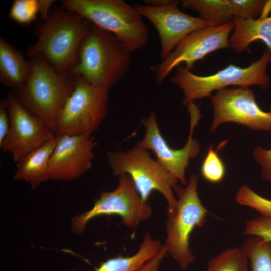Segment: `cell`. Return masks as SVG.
<instances>
[{
	"instance_id": "24",
	"label": "cell",
	"mask_w": 271,
	"mask_h": 271,
	"mask_svg": "<svg viewBox=\"0 0 271 271\" xmlns=\"http://www.w3.org/2000/svg\"><path fill=\"white\" fill-rule=\"evenodd\" d=\"M235 198L239 205L254 209L260 215L271 217V200L259 195L248 185H241Z\"/></svg>"
},
{
	"instance_id": "26",
	"label": "cell",
	"mask_w": 271,
	"mask_h": 271,
	"mask_svg": "<svg viewBox=\"0 0 271 271\" xmlns=\"http://www.w3.org/2000/svg\"><path fill=\"white\" fill-rule=\"evenodd\" d=\"M244 234L271 242V217L260 215L248 220L245 223Z\"/></svg>"
},
{
	"instance_id": "25",
	"label": "cell",
	"mask_w": 271,
	"mask_h": 271,
	"mask_svg": "<svg viewBox=\"0 0 271 271\" xmlns=\"http://www.w3.org/2000/svg\"><path fill=\"white\" fill-rule=\"evenodd\" d=\"M38 13V0H15L10 9L9 17L19 23L28 25L36 19Z\"/></svg>"
},
{
	"instance_id": "17",
	"label": "cell",
	"mask_w": 271,
	"mask_h": 271,
	"mask_svg": "<svg viewBox=\"0 0 271 271\" xmlns=\"http://www.w3.org/2000/svg\"><path fill=\"white\" fill-rule=\"evenodd\" d=\"M232 34L229 37L231 48L236 52L249 51L250 44L261 40L271 51V16H261L255 19L234 18Z\"/></svg>"
},
{
	"instance_id": "3",
	"label": "cell",
	"mask_w": 271,
	"mask_h": 271,
	"mask_svg": "<svg viewBox=\"0 0 271 271\" xmlns=\"http://www.w3.org/2000/svg\"><path fill=\"white\" fill-rule=\"evenodd\" d=\"M132 52L112 34L96 26L81 43L70 72L95 87L109 89L130 67Z\"/></svg>"
},
{
	"instance_id": "18",
	"label": "cell",
	"mask_w": 271,
	"mask_h": 271,
	"mask_svg": "<svg viewBox=\"0 0 271 271\" xmlns=\"http://www.w3.org/2000/svg\"><path fill=\"white\" fill-rule=\"evenodd\" d=\"M31 73L30 62L22 53L0 38V81L5 87L17 89L28 81Z\"/></svg>"
},
{
	"instance_id": "13",
	"label": "cell",
	"mask_w": 271,
	"mask_h": 271,
	"mask_svg": "<svg viewBox=\"0 0 271 271\" xmlns=\"http://www.w3.org/2000/svg\"><path fill=\"white\" fill-rule=\"evenodd\" d=\"M5 100L10 127L0 147L3 152L10 153L17 163L56 134L41 118L27 110L11 91Z\"/></svg>"
},
{
	"instance_id": "15",
	"label": "cell",
	"mask_w": 271,
	"mask_h": 271,
	"mask_svg": "<svg viewBox=\"0 0 271 271\" xmlns=\"http://www.w3.org/2000/svg\"><path fill=\"white\" fill-rule=\"evenodd\" d=\"M56 136L58 142L49 162L51 180H75L91 169L95 157L92 150L98 145L93 137L86 134Z\"/></svg>"
},
{
	"instance_id": "21",
	"label": "cell",
	"mask_w": 271,
	"mask_h": 271,
	"mask_svg": "<svg viewBox=\"0 0 271 271\" xmlns=\"http://www.w3.org/2000/svg\"><path fill=\"white\" fill-rule=\"evenodd\" d=\"M250 263V271H271V242L249 236L242 247Z\"/></svg>"
},
{
	"instance_id": "14",
	"label": "cell",
	"mask_w": 271,
	"mask_h": 271,
	"mask_svg": "<svg viewBox=\"0 0 271 271\" xmlns=\"http://www.w3.org/2000/svg\"><path fill=\"white\" fill-rule=\"evenodd\" d=\"M179 1L153 7L138 5L135 7L142 17L148 19L157 29L161 41V56L164 60L187 36L212 24L200 18L191 16L178 8Z\"/></svg>"
},
{
	"instance_id": "1",
	"label": "cell",
	"mask_w": 271,
	"mask_h": 271,
	"mask_svg": "<svg viewBox=\"0 0 271 271\" xmlns=\"http://www.w3.org/2000/svg\"><path fill=\"white\" fill-rule=\"evenodd\" d=\"M29 62V79L11 91L27 110L41 118L56 134L58 116L75 87V76L57 70L40 55L31 57Z\"/></svg>"
},
{
	"instance_id": "28",
	"label": "cell",
	"mask_w": 271,
	"mask_h": 271,
	"mask_svg": "<svg viewBox=\"0 0 271 271\" xmlns=\"http://www.w3.org/2000/svg\"><path fill=\"white\" fill-rule=\"evenodd\" d=\"M9 127V114L6 106V100L3 99L0 102V145L7 136Z\"/></svg>"
},
{
	"instance_id": "7",
	"label": "cell",
	"mask_w": 271,
	"mask_h": 271,
	"mask_svg": "<svg viewBox=\"0 0 271 271\" xmlns=\"http://www.w3.org/2000/svg\"><path fill=\"white\" fill-rule=\"evenodd\" d=\"M106 156L113 174L128 175L143 201L148 202L151 193L157 191L167 202V214L175 212L177 200L173 187L179 181L151 157L149 150L137 145L126 151L107 152Z\"/></svg>"
},
{
	"instance_id": "4",
	"label": "cell",
	"mask_w": 271,
	"mask_h": 271,
	"mask_svg": "<svg viewBox=\"0 0 271 271\" xmlns=\"http://www.w3.org/2000/svg\"><path fill=\"white\" fill-rule=\"evenodd\" d=\"M61 4L65 10L80 15L114 35L131 52L148 42L149 30L142 15L124 0H63Z\"/></svg>"
},
{
	"instance_id": "10",
	"label": "cell",
	"mask_w": 271,
	"mask_h": 271,
	"mask_svg": "<svg viewBox=\"0 0 271 271\" xmlns=\"http://www.w3.org/2000/svg\"><path fill=\"white\" fill-rule=\"evenodd\" d=\"M187 106L190 115V132L187 141L182 148L175 150L168 145L161 133L154 111L150 113L148 118L142 119L146 133L144 139L137 144L142 148L153 151L157 160L183 185H186L188 183L185 172L190 160L197 157L201 149L199 142L193 138L194 130L202 117L201 110L194 101Z\"/></svg>"
},
{
	"instance_id": "29",
	"label": "cell",
	"mask_w": 271,
	"mask_h": 271,
	"mask_svg": "<svg viewBox=\"0 0 271 271\" xmlns=\"http://www.w3.org/2000/svg\"><path fill=\"white\" fill-rule=\"evenodd\" d=\"M167 253V250L164 244L159 252L137 271H159L162 260Z\"/></svg>"
},
{
	"instance_id": "11",
	"label": "cell",
	"mask_w": 271,
	"mask_h": 271,
	"mask_svg": "<svg viewBox=\"0 0 271 271\" xmlns=\"http://www.w3.org/2000/svg\"><path fill=\"white\" fill-rule=\"evenodd\" d=\"M214 116L210 131L219 125L235 122L255 131L271 130V111H264L257 104L249 87L234 86L219 90L211 96Z\"/></svg>"
},
{
	"instance_id": "27",
	"label": "cell",
	"mask_w": 271,
	"mask_h": 271,
	"mask_svg": "<svg viewBox=\"0 0 271 271\" xmlns=\"http://www.w3.org/2000/svg\"><path fill=\"white\" fill-rule=\"evenodd\" d=\"M269 109L271 111V105ZM253 158L260 167L262 179L271 184V149L257 147L253 151Z\"/></svg>"
},
{
	"instance_id": "6",
	"label": "cell",
	"mask_w": 271,
	"mask_h": 271,
	"mask_svg": "<svg viewBox=\"0 0 271 271\" xmlns=\"http://www.w3.org/2000/svg\"><path fill=\"white\" fill-rule=\"evenodd\" d=\"M198 177L192 174L185 187L176 185L177 196L175 212L168 214L166 222V238L164 244L168 253L179 267L186 270L196 259L190 247V237L196 227H202L208 211L198 194Z\"/></svg>"
},
{
	"instance_id": "2",
	"label": "cell",
	"mask_w": 271,
	"mask_h": 271,
	"mask_svg": "<svg viewBox=\"0 0 271 271\" xmlns=\"http://www.w3.org/2000/svg\"><path fill=\"white\" fill-rule=\"evenodd\" d=\"M93 25L80 15L63 9L53 10L42 22L38 40L28 51L40 55L60 72H70L78 61V51Z\"/></svg>"
},
{
	"instance_id": "31",
	"label": "cell",
	"mask_w": 271,
	"mask_h": 271,
	"mask_svg": "<svg viewBox=\"0 0 271 271\" xmlns=\"http://www.w3.org/2000/svg\"><path fill=\"white\" fill-rule=\"evenodd\" d=\"M172 0H146L144 1L145 5L153 6L160 7L170 3Z\"/></svg>"
},
{
	"instance_id": "8",
	"label": "cell",
	"mask_w": 271,
	"mask_h": 271,
	"mask_svg": "<svg viewBox=\"0 0 271 271\" xmlns=\"http://www.w3.org/2000/svg\"><path fill=\"white\" fill-rule=\"evenodd\" d=\"M74 75L75 87L58 116L56 135L91 136L106 116L109 90L93 86Z\"/></svg>"
},
{
	"instance_id": "5",
	"label": "cell",
	"mask_w": 271,
	"mask_h": 271,
	"mask_svg": "<svg viewBox=\"0 0 271 271\" xmlns=\"http://www.w3.org/2000/svg\"><path fill=\"white\" fill-rule=\"evenodd\" d=\"M270 62L271 51L266 48L256 61L246 67L230 64L208 76L194 74L180 65L176 67V73L170 78V81L182 90V104L187 106L196 99L211 97V93L214 90L218 91L230 85L239 87L257 85L266 90L270 85L267 74Z\"/></svg>"
},
{
	"instance_id": "30",
	"label": "cell",
	"mask_w": 271,
	"mask_h": 271,
	"mask_svg": "<svg viewBox=\"0 0 271 271\" xmlns=\"http://www.w3.org/2000/svg\"><path fill=\"white\" fill-rule=\"evenodd\" d=\"M38 1L41 20L43 22L47 19L50 12V8L55 1L53 0H38Z\"/></svg>"
},
{
	"instance_id": "16",
	"label": "cell",
	"mask_w": 271,
	"mask_h": 271,
	"mask_svg": "<svg viewBox=\"0 0 271 271\" xmlns=\"http://www.w3.org/2000/svg\"><path fill=\"white\" fill-rule=\"evenodd\" d=\"M58 137L22 158L16 164L17 170L13 177L15 181L28 182L35 189L42 183L51 179L49 162L56 146Z\"/></svg>"
},
{
	"instance_id": "23",
	"label": "cell",
	"mask_w": 271,
	"mask_h": 271,
	"mask_svg": "<svg viewBox=\"0 0 271 271\" xmlns=\"http://www.w3.org/2000/svg\"><path fill=\"white\" fill-rule=\"evenodd\" d=\"M227 142L228 140H225L220 143L217 150H214L213 146H210L202 162L200 169L201 175L205 180L210 183H219L224 178L225 167L218 154V151L223 147Z\"/></svg>"
},
{
	"instance_id": "20",
	"label": "cell",
	"mask_w": 271,
	"mask_h": 271,
	"mask_svg": "<svg viewBox=\"0 0 271 271\" xmlns=\"http://www.w3.org/2000/svg\"><path fill=\"white\" fill-rule=\"evenodd\" d=\"M181 6L197 12L200 18L213 26L231 22L233 12L231 0H182Z\"/></svg>"
},
{
	"instance_id": "12",
	"label": "cell",
	"mask_w": 271,
	"mask_h": 271,
	"mask_svg": "<svg viewBox=\"0 0 271 271\" xmlns=\"http://www.w3.org/2000/svg\"><path fill=\"white\" fill-rule=\"evenodd\" d=\"M233 29L231 21L224 25L202 28L187 36L162 62L151 67L157 83H161L182 63L190 70L197 61L208 54L230 47L229 36Z\"/></svg>"
},
{
	"instance_id": "22",
	"label": "cell",
	"mask_w": 271,
	"mask_h": 271,
	"mask_svg": "<svg viewBox=\"0 0 271 271\" xmlns=\"http://www.w3.org/2000/svg\"><path fill=\"white\" fill-rule=\"evenodd\" d=\"M248 261L242 247H231L211 258L206 271H249Z\"/></svg>"
},
{
	"instance_id": "9",
	"label": "cell",
	"mask_w": 271,
	"mask_h": 271,
	"mask_svg": "<svg viewBox=\"0 0 271 271\" xmlns=\"http://www.w3.org/2000/svg\"><path fill=\"white\" fill-rule=\"evenodd\" d=\"M152 212L151 205L142 200L130 177L122 174L119 176L118 184L115 189L102 191L90 210L72 218L71 230L77 235L81 234L92 219L111 215L120 216L123 225L134 228L141 221L150 219Z\"/></svg>"
},
{
	"instance_id": "19",
	"label": "cell",
	"mask_w": 271,
	"mask_h": 271,
	"mask_svg": "<svg viewBox=\"0 0 271 271\" xmlns=\"http://www.w3.org/2000/svg\"><path fill=\"white\" fill-rule=\"evenodd\" d=\"M163 244L150 233H145L137 252L131 256L118 254L101 262L95 271H137L155 256Z\"/></svg>"
}]
</instances>
